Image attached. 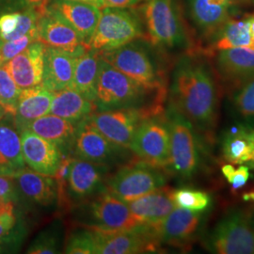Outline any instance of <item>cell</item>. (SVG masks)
Returning a JSON list of instances; mask_svg holds the SVG:
<instances>
[{
	"mask_svg": "<svg viewBox=\"0 0 254 254\" xmlns=\"http://www.w3.org/2000/svg\"><path fill=\"white\" fill-rule=\"evenodd\" d=\"M243 200L246 201H254V190L248 191L245 192L242 196Z\"/></svg>",
	"mask_w": 254,
	"mask_h": 254,
	"instance_id": "cell-48",
	"label": "cell"
},
{
	"mask_svg": "<svg viewBox=\"0 0 254 254\" xmlns=\"http://www.w3.org/2000/svg\"><path fill=\"white\" fill-rule=\"evenodd\" d=\"M212 1L219 5H227L230 7H234L236 0H212Z\"/></svg>",
	"mask_w": 254,
	"mask_h": 254,
	"instance_id": "cell-47",
	"label": "cell"
},
{
	"mask_svg": "<svg viewBox=\"0 0 254 254\" xmlns=\"http://www.w3.org/2000/svg\"><path fill=\"white\" fill-rule=\"evenodd\" d=\"M163 169L136 160L120 169L108 182L110 193L126 203L166 185Z\"/></svg>",
	"mask_w": 254,
	"mask_h": 254,
	"instance_id": "cell-8",
	"label": "cell"
},
{
	"mask_svg": "<svg viewBox=\"0 0 254 254\" xmlns=\"http://www.w3.org/2000/svg\"><path fill=\"white\" fill-rule=\"evenodd\" d=\"M73 1H80V2H85L88 4H91L93 6H96L98 8H104V2L103 0H73Z\"/></svg>",
	"mask_w": 254,
	"mask_h": 254,
	"instance_id": "cell-46",
	"label": "cell"
},
{
	"mask_svg": "<svg viewBox=\"0 0 254 254\" xmlns=\"http://www.w3.org/2000/svg\"><path fill=\"white\" fill-rule=\"evenodd\" d=\"M18 236L19 234H14V235H11V236H7V237H0V253L4 252L5 246L10 245L13 242H16L14 240V237Z\"/></svg>",
	"mask_w": 254,
	"mask_h": 254,
	"instance_id": "cell-44",
	"label": "cell"
},
{
	"mask_svg": "<svg viewBox=\"0 0 254 254\" xmlns=\"http://www.w3.org/2000/svg\"><path fill=\"white\" fill-rule=\"evenodd\" d=\"M172 197L176 206L199 213L208 208L211 201L206 192L188 188L173 190Z\"/></svg>",
	"mask_w": 254,
	"mask_h": 254,
	"instance_id": "cell-34",
	"label": "cell"
},
{
	"mask_svg": "<svg viewBox=\"0 0 254 254\" xmlns=\"http://www.w3.org/2000/svg\"><path fill=\"white\" fill-rule=\"evenodd\" d=\"M172 192L170 188L164 186L138 199L127 202V205L139 224H155L176 207Z\"/></svg>",
	"mask_w": 254,
	"mask_h": 254,
	"instance_id": "cell-22",
	"label": "cell"
},
{
	"mask_svg": "<svg viewBox=\"0 0 254 254\" xmlns=\"http://www.w3.org/2000/svg\"><path fill=\"white\" fill-rule=\"evenodd\" d=\"M221 173L231 185L233 191L242 189L251 177L250 168L248 166H244L243 164L239 165L237 169L234 167L233 164H224L221 167Z\"/></svg>",
	"mask_w": 254,
	"mask_h": 254,
	"instance_id": "cell-37",
	"label": "cell"
},
{
	"mask_svg": "<svg viewBox=\"0 0 254 254\" xmlns=\"http://www.w3.org/2000/svg\"><path fill=\"white\" fill-rule=\"evenodd\" d=\"M96 241L95 254H134L154 253L159 243L148 225L140 224L133 230L106 232L93 230Z\"/></svg>",
	"mask_w": 254,
	"mask_h": 254,
	"instance_id": "cell-11",
	"label": "cell"
},
{
	"mask_svg": "<svg viewBox=\"0 0 254 254\" xmlns=\"http://www.w3.org/2000/svg\"><path fill=\"white\" fill-rule=\"evenodd\" d=\"M236 112L245 120L254 119V75L231 92Z\"/></svg>",
	"mask_w": 254,
	"mask_h": 254,
	"instance_id": "cell-32",
	"label": "cell"
},
{
	"mask_svg": "<svg viewBox=\"0 0 254 254\" xmlns=\"http://www.w3.org/2000/svg\"><path fill=\"white\" fill-rule=\"evenodd\" d=\"M125 150L110 142L91 126L87 118L77 124L73 145V153L77 158L108 166L116 161Z\"/></svg>",
	"mask_w": 254,
	"mask_h": 254,
	"instance_id": "cell-14",
	"label": "cell"
},
{
	"mask_svg": "<svg viewBox=\"0 0 254 254\" xmlns=\"http://www.w3.org/2000/svg\"><path fill=\"white\" fill-rule=\"evenodd\" d=\"M170 107L191 124L208 144L215 142L220 93L215 71L205 56L190 52L183 57L173 73Z\"/></svg>",
	"mask_w": 254,
	"mask_h": 254,
	"instance_id": "cell-1",
	"label": "cell"
},
{
	"mask_svg": "<svg viewBox=\"0 0 254 254\" xmlns=\"http://www.w3.org/2000/svg\"><path fill=\"white\" fill-rule=\"evenodd\" d=\"M20 11H8L0 15V40H5L18 26Z\"/></svg>",
	"mask_w": 254,
	"mask_h": 254,
	"instance_id": "cell-40",
	"label": "cell"
},
{
	"mask_svg": "<svg viewBox=\"0 0 254 254\" xmlns=\"http://www.w3.org/2000/svg\"><path fill=\"white\" fill-rule=\"evenodd\" d=\"M251 166H253V167L254 168V163L251 164Z\"/></svg>",
	"mask_w": 254,
	"mask_h": 254,
	"instance_id": "cell-49",
	"label": "cell"
},
{
	"mask_svg": "<svg viewBox=\"0 0 254 254\" xmlns=\"http://www.w3.org/2000/svg\"><path fill=\"white\" fill-rule=\"evenodd\" d=\"M21 91L11 77L6 64H0V106L14 115Z\"/></svg>",
	"mask_w": 254,
	"mask_h": 254,
	"instance_id": "cell-33",
	"label": "cell"
},
{
	"mask_svg": "<svg viewBox=\"0 0 254 254\" xmlns=\"http://www.w3.org/2000/svg\"><path fill=\"white\" fill-rule=\"evenodd\" d=\"M166 117L171 136L170 169L183 179H190L200 167L198 134L190 123L172 107Z\"/></svg>",
	"mask_w": 254,
	"mask_h": 254,
	"instance_id": "cell-4",
	"label": "cell"
},
{
	"mask_svg": "<svg viewBox=\"0 0 254 254\" xmlns=\"http://www.w3.org/2000/svg\"><path fill=\"white\" fill-rule=\"evenodd\" d=\"M220 149L228 163H254V127L245 124L231 127L221 137Z\"/></svg>",
	"mask_w": 254,
	"mask_h": 254,
	"instance_id": "cell-25",
	"label": "cell"
},
{
	"mask_svg": "<svg viewBox=\"0 0 254 254\" xmlns=\"http://www.w3.org/2000/svg\"><path fill=\"white\" fill-rule=\"evenodd\" d=\"M13 178L20 193L30 201L49 206L54 204L59 198L58 186L52 176L26 168Z\"/></svg>",
	"mask_w": 254,
	"mask_h": 254,
	"instance_id": "cell-27",
	"label": "cell"
},
{
	"mask_svg": "<svg viewBox=\"0 0 254 254\" xmlns=\"http://www.w3.org/2000/svg\"><path fill=\"white\" fill-rule=\"evenodd\" d=\"M16 215L14 212V201L0 198V224L9 230L15 228Z\"/></svg>",
	"mask_w": 254,
	"mask_h": 254,
	"instance_id": "cell-41",
	"label": "cell"
},
{
	"mask_svg": "<svg viewBox=\"0 0 254 254\" xmlns=\"http://www.w3.org/2000/svg\"><path fill=\"white\" fill-rule=\"evenodd\" d=\"M144 37L140 21L123 8H103L88 49L103 52L118 48Z\"/></svg>",
	"mask_w": 254,
	"mask_h": 254,
	"instance_id": "cell-5",
	"label": "cell"
},
{
	"mask_svg": "<svg viewBox=\"0 0 254 254\" xmlns=\"http://www.w3.org/2000/svg\"><path fill=\"white\" fill-rule=\"evenodd\" d=\"M249 20V28H250V34L252 39V48L254 50V14L248 17Z\"/></svg>",
	"mask_w": 254,
	"mask_h": 254,
	"instance_id": "cell-45",
	"label": "cell"
},
{
	"mask_svg": "<svg viewBox=\"0 0 254 254\" xmlns=\"http://www.w3.org/2000/svg\"><path fill=\"white\" fill-rule=\"evenodd\" d=\"M145 0H103L104 8H132L136 7L138 4L144 2Z\"/></svg>",
	"mask_w": 254,
	"mask_h": 254,
	"instance_id": "cell-43",
	"label": "cell"
},
{
	"mask_svg": "<svg viewBox=\"0 0 254 254\" xmlns=\"http://www.w3.org/2000/svg\"><path fill=\"white\" fill-rule=\"evenodd\" d=\"M53 94L43 84L21 91L14 114L15 125L20 133L28 129L37 119L50 113Z\"/></svg>",
	"mask_w": 254,
	"mask_h": 254,
	"instance_id": "cell-23",
	"label": "cell"
},
{
	"mask_svg": "<svg viewBox=\"0 0 254 254\" xmlns=\"http://www.w3.org/2000/svg\"><path fill=\"white\" fill-rule=\"evenodd\" d=\"M201 219L199 212L176 206L161 221L148 227L159 244L187 248L198 235Z\"/></svg>",
	"mask_w": 254,
	"mask_h": 254,
	"instance_id": "cell-13",
	"label": "cell"
},
{
	"mask_svg": "<svg viewBox=\"0 0 254 254\" xmlns=\"http://www.w3.org/2000/svg\"><path fill=\"white\" fill-rule=\"evenodd\" d=\"M216 74L230 93L254 75V50L245 47L222 49L214 52Z\"/></svg>",
	"mask_w": 254,
	"mask_h": 254,
	"instance_id": "cell-15",
	"label": "cell"
},
{
	"mask_svg": "<svg viewBox=\"0 0 254 254\" xmlns=\"http://www.w3.org/2000/svg\"><path fill=\"white\" fill-rule=\"evenodd\" d=\"M81 52H70L46 46L43 86L51 92L71 88L75 58Z\"/></svg>",
	"mask_w": 254,
	"mask_h": 254,
	"instance_id": "cell-21",
	"label": "cell"
},
{
	"mask_svg": "<svg viewBox=\"0 0 254 254\" xmlns=\"http://www.w3.org/2000/svg\"><path fill=\"white\" fill-rule=\"evenodd\" d=\"M205 245L214 254H254V212L231 210L211 231Z\"/></svg>",
	"mask_w": 254,
	"mask_h": 254,
	"instance_id": "cell-3",
	"label": "cell"
},
{
	"mask_svg": "<svg viewBox=\"0 0 254 254\" xmlns=\"http://www.w3.org/2000/svg\"><path fill=\"white\" fill-rule=\"evenodd\" d=\"M148 38L154 46L174 48L186 42L174 0H145L143 4Z\"/></svg>",
	"mask_w": 254,
	"mask_h": 254,
	"instance_id": "cell-9",
	"label": "cell"
},
{
	"mask_svg": "<svg viewBox=\"0 0 254 254\" xmlns=\"http://www.w3.org/2000/svg\"><path fill=\"white\" fill-rule=\"evenodd\" d=\"M252 1H253V2H254V0H252Z\"/></svg>",
	"mask_w": 254,
	"mask_h": 254,
	"instance_id": "cell-50",
	"label": "cell"
},
{
	"mask_svg": "<svg viewBox=\"0 0 254 254\" xmlns=\"http://www.w3.org/2000/svg\"><path fill=\"white\" fill-rule=\"evenodd\" d=\"M38 41L46 46L61 48L70 52L88 49L81 37L58 12L47 7L37 23Z\"/></svg>",
	"mask_w": 254,
	"mask_h": 254,
	"instance_id": "cell-16",
	"label": "cell"
},
{
	"mask_svg": "<svg viewBox=\"0 0 254 254\" xmlns=\"http://www.w3.org/2000/svg\"><path fill=\"white\" fill-rule=\"evenodd\" d=\"M191 17L204 36L214 37L231 17L233 7L212 0H189Z\"/></svg>",
	"mask_w": 254,
	"mask_h": 254,
	"instance_id": "cell-28",
	"label": "cell"
},
{
	"mask_svg": "<svg viewBox=\"0 0 254 254\" xmlns=\"http://www.w3.org/2000/svg\"><path fill=\"white\" fill-rule=\"evenodd\" d=\"M19 134L14 115L7 112L0 118V175L14 177L26 169Z\"/></svg>",
	"mask_w": 254,
	"mask_h": 254,
	"instance_id": "cell-20",
	"label": "cell"
},
{
	"mask_svg": "<svg viewBox=\"0 0 254 254\" xmlns=\"http://www.w3.org/2000/svg\"><path fill=\"white\" fill-rule=\"evenodd\" d=\"M88 229L106 232L133 230L140 225L132 215L127 203L109 191L100 194L89 203Z\"/></svg>",
	"mask_w": 254,
	"mask_h": 254,
	"instance_id": "cell-12",
	"label": "cell"
},
{
	"mask_svg": "<svg viewBox=\"0 0 254 254\" xmlns=\"http://www.w3.org/2000/svg\"><path fill=\"white\" fill-rule=\"evenodd\" d=\"M35 41H38L37 28L24 36L11 41L0 40V64L8 63Z\"/></svg>",
	"mask_w": 254,
	"mask_h": 254,
	"instance_id": "cell-35",
	"label": "cell"
},
{
	"mask_svg": "<svg viewBox=\"0 0 254 254\" xmlns=\"http://www.w3.org/2000/svg\"><path fill=\"white\" fill-rule=\"evenodd\" d=\"M51 0H0V11H21L27 9L46 10Z\"/></svg>",
	"mask_w": 254,
	"mask_h": 254,
	"instance_id": "cell-38",
	"label": "cell"
},
{
	"mask_svg": "<svg viewBox=\"0 0 254 254\" xmlns=\"http://www.w3.org/2000/svg\"><path fill=\"white\" fill-rule=\"evenodd\" d=\"M47 7L58 12L73 27L88 48L101 17L100 8L73 0H51Z\"/></svg>",
	"mask_w": 254,
	"mask_h": 254,
	"instance_id": "cell-19",
	"label": "cell"
},
{
	"mask_svg": "<svg viewBox=\"0 0 254 254\" xmlns=\"http://www.w3.org/2000/svg\"><path fill=\"white\" fill-rule=\"evenodd\" d=\"M103 165L73 158L67 180V190L74 198H87L104 192Z\"/></svg>",
	"mask_w": 254,
	"mask_h": 254,
	"instance_id": "cell-24",
	"label": "cell"
},
{
	"mask_svg": "<svg viewBox=\"0 0 254 254\" xmlns=\"http://www.w3.org/2000/svg\"><path fill=\"white\" fill-rule=\"evenodd\" d=\"M46 48L43 43L35 41L5 64L11 77L21 90L43 83Z\"/></svg>",
	"mask_w": 254,
	"mask_h": 254,
	"instance_id": "cell-18",
	"label": "cell"
},
{
	"mask_svg": "<svg viewBox=\"0 0 254 254\" xmlns=\"http://www.w3.org/2000/svg\"><path fill=\"white\" fill-rule=\"evenodd\" d=\"M236 47L253 49L248 17L229 19L214 36L209 51L214 53L218 50Z\"/></svg>",
	"mask_w": 254,
	"mask_h": 254,
	"instance_id": "cell-31",
	"label": "cell"
},
{
	"mask_svg": "<svg viewBox=\"0 0 254 254\" xmlns=\"http://www.w3.org/2000/svg\"><path fill=\"white\" fill-rule=\"evenodd\" d=\"M59 253V243L56 236L44 234L39 236L28 249L27 254H54Z\"/></svg>",
	"mask_w": 254,
	"mask_h": 254,
	"instance_id": "cell-39",
	"label": "cell"
},
{
	"mask_svg": "<svg viewBox=\"0 0 254 254\" xmlns=\"http://www.w3.org/2000/svg\"><path fill=\"white\" fill-rule=\"evenodd\" d=\"M99 53L85 49L76 56L72 89L88 100L94 102L99 71Z\"/></svg>",
	"mask_w": 254,
	"mask_h": 254,
	"instance_id": "cell-29",
	"label": "cell"
},
{
	"mask_svg": "<svg viewBox=\"0 0 254 254\" xmlns=\"http://www.w3.org/2000/svg\"><path fill=\"white\" fill-rule=\"evenodd\" d=\"M28 129L57 146L64 155L73 152L77 130L76 124L50 114L32 122Z\"/></svg>",
	"mask_w": 254,
	"mask_h": 254,
	"instance_id": "cell-26",
	"label": "cell"
},
{
	"mask_svg": "<svg viewBox=\"0 0 254 254\" xmlns=\"http://www.w3.org/2000/svg\"><path fill=\"white\" fill-rule=\"evenodd\" d=\"M98 53L104 61L115 69L146 88L166 91L162 74L143 47L129 43Z\"/></svg>",
	"mask_w": 254,
	"mask_h": 254,
	"instance_id": "cell-7",
	"label": "cell"
},
{
	"mask_svg": "<svg viewBox=\"0 0 254 254\" xmlns=\"http://www.w3.org/2000/svg\"><path fill=\"white\" fill-rule=\"evenodd\" d=\"M148 117L151 115L142 109H119L94 111L87 120L110 142L129 149L139 125Z\"/></svg>",
	"mask_w": 254,
	"mask_h": 254,
	"instance_id": "cell-10",
	"label": "cell"
},
{
	"mask_svg": "<svg viewBox=\"0 0 254 254\" xmlns=\"http://www.w3.org/2000/svg\"><path fill=\"white\" fill-rule=\"evenodd\" d=\"M50 114L78 124L95 111L93 102L88 100L72 88L53 92Z\"/></svg>",
	"mask_w": 254,
	"mask_h": 254,
	"instance_id": "cell-30",
	"label": "cell"
},
{
	"mask_svg": "<svg viewBox=\"0 0 254 254\" xmlns=\"http://www.w3.org/2000/svg\"><path fill=\"white\" fill-rule=\"evenodd\" d=\"M18 190L13 177L0 175V198L16 201L18 200Z\"/></svg>",
	"mask_w": 254,
	"mask_h": 254,
	"instance_id": "cell-42",
	"label": "cell"
},
{
	"mask_svg": "<svg viewBox=\"0 0 254 254\" xmlns=\"http://www.w3.org/2000/svg\"><path fill=\"white\" fill-rule=\"evenodd\" d=\"M20 134L22 154L27 166L37 173L53 176L64 156L60 149L29 129Z\"/></svg>",
	"mask_w": 254,
	"mask_h": 254,
	"instance_id": "cell-17",
	"label": "cell"
},
{
	"mask_svg": "<svg viewBox=\"0 0 254 254\" xmlns=\"http://www.w3.org/2000/svg\"><path fill=\"white\" fill-rule=\"evenodd\" d=\"M96 241L94 232L89 229L74 234L70 237L65 247V254H95Z\"/></svg>",
	"mask_w": 254,
	"mask_h": 254,
	"instance_id": "cell-36",
	"label": "cell"
},
{
	"mask_svg": "<svg viewBox=\"0 0 254 254\" xmlns=\"http://www.w3.org/2000/svg\"><path fill=\"white\" fill-rule=\"evenodd\" d=\"M100 57V55H99ZM166 91H154L128 77L100 57L94 105L96 110L137 109L162 114Z\"/></svg>",
	"mask_w": 254,
	"mask_h": 254,
	"instance_id": "cell-2",
	"label": "cell"
},
{
	"mask_svg": "<svg viewBox=\"0 0 254 254\" xmlns=\"http://www.w3.org/2000/svg\"><path fill=\"white\" fill-rule=\"evenodd\" d=\"M129 149L137 160L160 169L171 164V136L166 115L144 119L136 130Z\"/></svg>",
	"mask_w": 254,
	"mask_h": 254,
	"instance_id": "cell-6",
	"label": "cell"
}]
</instances>
